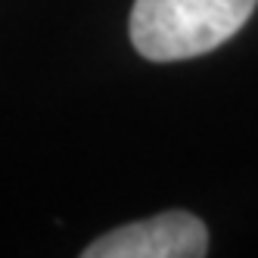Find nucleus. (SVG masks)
<instances>
[{
    "instance_id": "f257e3e1",
    "label": "nucleus",
    "mask_w": 258,
    "mask_h": 258,
    "mask_svg": "<svg viewBox=\"0 0 258 258\" xmlns=\"http://www.w3.org/2000/svg\"><path fill=\"white\" fill-rule=\"evenodd\" d=\"M258 0H134L131 44L153 62L212 53L249 22Z\"/></svg>"
},
{
    "instance_id": "f03ea898",
    "label": "nucleus",
    "mask_w": 258,
    "mask_h": 258,
    "mask_svg": "<svg viewBox=\"0 0 258 258\" xmlns=\"http://www.w3.org/2000/svg\"><path fill=\"white\" fill-rule=\"evenodd\" d=\"M209 252V230L190 212H162L134 221L94 239L87 258H202Z\"/></svg>"
}]
</instances>
